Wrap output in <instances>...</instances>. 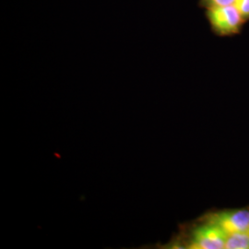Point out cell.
<instances>
[{
    "instance_id": "8992f818",
    "label": "cell",
    "mask_w": 249,
    "mask_h": 249,
    "mask_svg": "<svg viewBox=\"0 0 249 249\" xmlns=\"http://www.w3.org/2000/svg\"><path fill=\"white\" fill-rule=\"evenodd\" d=\"M235 8L245 19L249 18V0H235Z\"/></svg>"
},
{
    "instance_id": "5b68a950",
    "label": "cell",
    "mask_w": 249,
    "mask_h": 249,
    "mask_svg": "<svg viewBox=\"0 0 249 249\" xmlns=\"http://www.w3.org/2000/svg\"><path fill=\"white\" fill-rule=\"evenodd\" d=\"M203 6L207 9L215 7H226L234 5L235 0H201Z\"/></svg>"
},
{
    "instance_id": "277c9868",
    "label": "cell",
    "mask_w": 249,
    "mask_h": 249,
    "mask_svg": "<svg viewBox=\"0 0 249 249\" xmlns=\"http://www.w3.org/2000/svg\"><path fill=\"white\" fill-rule=\"evenodd\" d=\"M224 249H249V231L234 232L227 235Z\"/></svg>"
},
{
    "instance_id": "7a4b0ae2",
    "label": "cell",
    "mask_w": 249,
    "mask_h": 249,
    "mask_svg": "<svg viewBox=\"0 0 249 249\" xmlns=\"http://www.w3.org/2000/svg\"><path fill=\"white\" fill-rule=\"evenodd\" d=\"M227 234L215 223L205 219V223L193 230L188 243L189 249H223Z\"/></svg>"
},
{
    "instance_id": "6da1fadb",
    "label": "cell",
    "mask_w": 249,
    "mask_h": 249,
    "mask_svg": "<svg viewBox=\"0 0 249 249\" xmlns=\"http://www.w3.org/2000/svg\"><path fill=\"white\" fill-rule=\"evenodd\" d=\"M207 17L213 30L220 36H231L238 33L245 21L234 5L210 8Z\"/></svg>"
},
{
    "instance_id": "3957f363",
    "label": "cell",
    "mask_w": 249,
    "mask_h": 249,
    "mask_svg": "<svg viewBox=\"0 0 249 249\" xmlns=\"http://www.w3.org/2000/svg\"><path fill=\"white\" fill-rule=\"evenodd\" d=\"M206 220L217 224L227 235L249 231V209L220 211L208 215Z\"/></svg>"
}]
</instances>
